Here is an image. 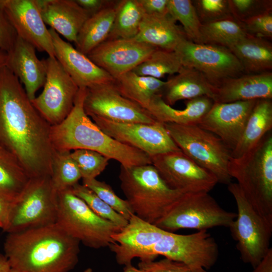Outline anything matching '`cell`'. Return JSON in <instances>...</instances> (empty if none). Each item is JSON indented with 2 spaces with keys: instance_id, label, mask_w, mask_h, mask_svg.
Segmentation results:
<instances>
[{
  "instance_id": "cell-48",
  "label": "cell",
  "mask_w": 272,
  "mask_h": 272,
  "mask_svg": "<svg viewBox=\"0 0 272 272\" xmlns=\"http://www.w3.org/2000/svg\"><path fill=\"white\" fill-rule=\"evenodd\" d=\"M252 272H272V248L261 261L253 268Z\"/></svg>"
},
{
  "instance_id": "cell-30",
  "label": "cell",
  "mask_w": 272,
  "mask_h": 272,
  "mask_svg": "<svg viewBox=\"0 0 272 272\" xmlns=\"http://www.w3.org/2000/svg\"><path fill=\"white\" fill-rule=\"evenodd\" d=\"M166 81L128 72L115 80L114 85L124 97L148 109L156 95H161Z\"/></svg>"
},
{
  "instance_id": "cell-8",
  "label": "cell",
  "mask_w": 272,
  "mask_h": 272,
  "mask_svg": "<svg viewBox=\"0 0 272 272\" xmlns=\"http://www.w3.org/2000/svg\"><path fill=\"white\" fill-rule=\"evenodd\" d=\"M164 124L185 155L214 175L218 183L228 185L231 182L228 171L231 150L220 138L197 125Z\"/></svg>"
},
{
  "instance_id": "cell-51",
  "label": "cell",
  "mask_w": 272,
  "mask_h": 272,
  "mask_svg": "<svg viewBox=\"0 0 272 272\" xmlns=\"http://www.w3.org/2000/svg\"><path fill=\"white\" fill-rule=\"evenodd\" d=\"M122 272H145L143 270L136 268L133 266L131 264L125 265L123 268Z\"/></svg>"
},
{
  "instance_id": "cell-18",
  "label": "cell",
  "mask_w": 272,
  "mask_h": 272,
  "mask_svg": "<svg viewBox=\"0 0 272 272\" xmlns=\"http://www.w3.org/2000/svg\"><path fill=\"white\" fill-rule=\"evenodd\" d=\"M156 49L133 38L115 39L103 42L87 56L115 80L132 71Z\"/></svg>"
},
{
  "instance_id": "cell-6",
  "label": "cell",
  "mask_w": 272,
  "mask_h": 272,
  "mask_svg": "<svg viewBox=\"0 0 272 272\" xmlns=\"http://www.w3.org/2000/svg\"><path fill=\"white\" fill-rule=\"evenodd\" d=\"M57 201L56 223L69 235L94 249L115 242L112 236L121 229L97 216L71 188L57 191Z\"/></svg>"
},
{
  "instance_id": "cell-36",
  "label": "cell",
  "mask_w": 272,
  "mask_h": 272,
  "mask_svg": "<svg viewBox=\"0 0 272 272\" xmlns=\"http://www.w3.org/2000/svg\"><path fill=\"white\" fill-rule=\"evenodd\" d=\"M168 14L176 21L181 24L187 39L193 42L201 43V23L195 9L190 0H168Z\"/></svg>"
},
{
  "instance_id": "cell-16",
  "label": "cell",
  "mask_w": 272,
  "mask_h": 272,
  "mask_svg": "<svg viewBox=\"0 0 272 272\" xmlns=\"http://www.w3.org/2000/svg\"><path fill=\"white\" fill-rule=\"evenodd\" d=\"M219 247L207 230L187 235L171 232L167 238L164 256L182 262L191 272H208L217 262Z\"/></svg>"
},
{
  "instance_id": "cell-43",
  "label": "cell",
  "mask_w": 272,
  "mask_h": 272,
  "mask_svg": "<svg viewBox=\"0 0 272 272\" xmlns=\"http://www.w3.org/2000/svg\"><path fill=\"white\" fill-rule=\"evenodd\" d=\"M138 268L145 272H191L185 264L166 258L157 261L141 260Z\"/></svg>"
},
{
  "instance_id": "cell-1",
  "label": "cell",
  "mask_w": 272,
  "mask_h": 272,
  "mask_svg": "<svg viewBox=\"0 0 272 272\" xmlns=\"http://www.w3.org/2000/svg\"><path fill=\"white\" fill-rule=\"evenodd\" d=\"M51 125L32 104L19 79L0 69V145L21 163L30 179L51 176Z\"/></svg>"
},
{
  "instance_id": "cell-4",
  "label": "cell",
  "mask_w": 272,
  "mask_h": 272,
  "mask_svg": "<svg viewBox=\"0 0 272 272\" xmlns=\"http://www.w3.org/2000/svg\"><path fill=\"white\" fill-rule=\"evenodd\" d=\"M119 178L134 214L154 225L184 193L170 188L153 164L120 165Z\"/></svg>"
},
{
  "instance_id": "cell-13",
  "label": "cell",
  "mask_w": 272,
  "mask_h": 272,
  "mask_svg": "<svg viewBox=\"0 0 272 272\" xmlns=\"http://www.w3.org/2000/svg\"><path fill=\"white\" fill-rule=\"evenodd\" d=\"M105 133L116 141L140 150L150 157L181 151L169 135L164 124L120 123L91 117Z\"/></svg>"
},
{
  "instance_id": "cell-14",
  "label": "cell",
  "mask_w": 272,
  "mask_h": 272,
  "mask_svg": "<svg viewBox=\"0 0 272 272\" xmlns=\"http://www.w3.org/2000/svg\"><path fill=\"white\" fill-rule=\"evenodd\" d=\"M114 83L86 89L84 108L88 116L120 123L158 121L148 110L121 95Z\"/></svg>"
},
{
  "instance_id": "cell-39",
  "label": "cell",
  "mask_w": 272,
  "mask_h": 272,
  "mask_svg": "<svg viewBox=\"0 0 272 272\" xmlns=\"http://www.w3.org/2000/svg\"><path fill=\"white\" fill-rule=\"evenodd\" d=\"M83 184L92 190L101 199L127 220L134 214L126 200L119 197L112 187L96 178L83 179Z\"/></svg>"
},
{
  "instance_id": "cell-26",
  "label": "cell",
  "mask_w": 272,
  "mask_h": 272,
  "mask_svg": "<svg viewBox=\"0 0 272 272\" xmlns=\"http://www.w3.org/2000/svg\"><path fill=\"white\" fill-rule=\"evenodd\" d=\"M213 100L206 96L186 102L183 109H176L167 104L160 95L155 96L147 110L158 121L181 125H198L214 104Z\"/></svg>"
},
{
  "instance_id": "cell-45",
  "label": "cell",
  "mask_w": 272,
  "mask_h": 272,
  "mask_svg": "<svg viewBox=\"0 0 272 272\" xmlns=\"http://www.w3.org/2000/svg\"><path fill=\"white\" fill-rule=\"evenodd\" d=\"M145 14L162 15L168 13V0H139Z\"/></svg>"
},
{
  "instance_id": "cell-46",
  "label": "cell",
  "mask_w": 272,
  "mask_h": 272,
  "mask_svg": "<svg viewBox=\"0 0 272 272\" xmlns=\"http://www.w3.org/2000/svg\"><path fill=\"white\" fill-rule=\"evenodd\" d=\"M78 4L92 15L113 5L115 1L106 0H75Z\"/></svg>"
},
{
  "instance_id": "cell-47",
  "label": "cell",
  "mask_w": 272,
  "mask_h": 272,
  "mask_svg": "<svg viewBox=\"0 0 272 272\" xmlns=\"http://www.w3.org/2000/svg\"><path fill=\"white\" fill-rule=\"evenodd\" d=\"M13 202L0 197V228L4 230L7 226L10 208Z\"/></svg>"
},
{
  "instance_id": "cell-44",
  "label": "cell",
  "mask_w": 272,
  "mask_h": 272,
  "mask_svg": "<svg viewBox=\"0 0 272 272\" xmlns=\"http://www.w3.org/2000/svg\"><path fill=\"white\" fill-rule=\"evenodd\" d=\"M18 37L14 27L0 8V51L9 53L14 46Z\"/></svg>"
},
{
  "instance_id": "cell-38",
  "label": "cell",
  "mask_w": 272,
  "mask_h": 272,
  "mask_svg": "<svg viewBox=\"0 0 272 272\" xmlns=\"http://www.w3.org/2000/svg\"><path fill=\"white\" fill-rule=\"evenodd\" d=\"M71 154L83 179L96 178L105 169L110 160L97 152L86 149L75 150Z\"/></svg>"
},
{
  "instance_id": "cell-3",
  "label": "cell",
  "mask_w": 272,
  "mask_h": 272,
  "mask_svg": "<svg viewBox=\"0 0 272 272\" xmlns=\"http://www.w3.org/2000/svg\"><path fill=\"white\" fill-rule=\"evenodd\" d=\"M86 89L79 88L67 116L60 123L51 126L50 138L53 149L59 152L92 150L126 167L152 164L148 154L110 137L91 119L84 108Z\"/></svg>"
},
{
  "instance_id": "cell-15",
  "label": "cell",
  "mask_w": 272,
  "mask_h": 272,
  "mask_svg": "<svg viewBox=\"0 0 272 272\" xmlns=\"http://www.w3.org/2000/svg\"><path fill=\"white\" fill-rule=\"evenodd\" d=\"M152 164L165 183L183 193L209 192L218 183L216 177L181 151L151 157Z\"/></svg>"
},
{
  "instance_id": "cell-41",
  "label": "cell",
  "mask_w": 272,
  "mask_h": 272,
  "mask_svg": "<svg viewBox=\"0 0 272 272\" xmlns=\"http://www.w3.org/2000/svg\"><path fill=\"white\" fill-rule=\"evenodd\" d=\"M232 16L242 23L247 19L271 9V1L229 0Z\"/></svg>"
},
{
  "instance_id": "cell-40",
  "label": "cell",
  "mask_w": 272,
  "mask_h": 272,
  "mask_svg": "<svg viewBox=\"0 0 272 272\" xmlns=\"http://www.w3.org/2000/svg\"><path fill=\"white\" fill-rule=\"evenodd\" d=\"M202 24L231 17L229 0L192 1Z\"/></svg>"
},
{
  "instance_id": "cell-19",
  "label": "cell",
  "mask_w": 272,
  "mask_h": 272,
  "mask_svg": "<svg viewBox=\"0 0 272 272\" xmlns=\"http://www.w3.org/2000/svg\"><path fill=\"white\" fill-rule=\"evenodd\" d=\"M257 100L214 102L197 125L220 138L232 152Z\"/></svg>"
},
{
  "instance_id": "cell-32",
  "label": "cell",
  "mask_w": 272,
  "mask_h": 272,
  "mask_svg": "<svg viewBox=\"0 0 272 272\" xmlns=\"http://www.w3.org/2000/svg\"><path fill=\"white\" fill-rule=\"evenodd\" d=\"M144 15L139 0L117 2L112 28L107 40L134 38L138 33Z\"/></svg>"
},
{
  "instance_id": "cell-50",
  "label": "cell",
  "mask_w": 272,
  "mask_h": 272,
  "mask_svg": "<svg viewBox=\"0 0 272 272\" xmlns=\"http://www.w3.org/2000/svg\"><path fill=\"white\" fill-rule=\"evenodd\" d=\"M8 59V53L6 52L0 51V69L7 65Z\"/></svg>"
},
{
  "instance_id": "cell-23",
  "label": "cell",
  "mask_w": 272,
  "mask_h": 272,
  "mask_svg": "<svg viewBox=\"0 0 272 272\" xmlns=\"http://www.w3.org/2000/svg\"><path fill=\"white\" fill-rule=\"evenodd\" d=\"M272 99V72L245 74L224 80L216 87L215 103Z\"/></svg>"
},
{
  "instance_id": "cell-25",
  "label": "cell",
  "mask_w": 272,
  "mask_h": 272,
  "mask_svg": "<svg viewBox=\"0 0 272 272\" xmlns=\"http://www.w3.org/2000/svg\"><path fill=\"white\" fill-rule=\"evenodd\" d=\"M216 89L199 71L182 66L178 73L166 81L161 96L164 102L171 106L180 100L204 96L213 100Z\"/></svg>"
},
{
  "instance_id": "cell-31",
  "label": "cell",
  "mask_w": 272,
  "mask_h": 272,
  "mask_svg": "<svg viewBox=\"0 0 272 272\" xmlns=\"http://www.w3.org/2000/svg\"><path fill=\"white\" fill-rule=\"evenodd\" d=\"M30 180L19 160L0 145V197L14 201Z\"/></svg>"
},
{
  "instance_id": "cell-17",
  "label": "cell",
  "mask_w": 272,
  "mask_h": 272,
  "mask_svg": "<svg viewBox=\"0 0 272 272\" xmlns=\"http://www.w3.org/2000/svg\"><path fill=\"white\" fill-rule=\"evenodd\" d=\"M0 8L19 37L39 51L55 57L51 35L42 19L37 0H0Z\"/></svg>"
},
{
  "instance_id": "cell-10",
  "label": "cell",
  "mask_w": 272,
  "mask_h": 272,
  "mask_svg": "<svg viewBox=\"0 0 272 272\" xmlns=\"http://www.w3.org/2000/svg\"><path fill=\"white\" fill-rule=\"evenodd\" d=\"M57 191L50 176L30 179L21 195L12 203L8 233L21 232L56 223Z\"/></svg>"
},
{
  "instance_id": "cell-24",
  "label": "cell",
  "mask_w": 272,
  "mask_h": 272,
  "mask_svg": "<svg viewBox=\"0 0 272 272\" xmlns=\"http://www.w3.org/2000/svg\"><path fill=\"white\" fill-rule=\"evenodd\" d=\"M133 39L158 49L175 50L187 38L182 27L168 13L162 15L145 14L138 33Z\"/></svg>"
},
{
  "instance_id": "cell-37",
  "label": "cell",
  "mask_w": 272,
  "mask_h": 272,
  "mask_svg": "<svg viewBox=\"0 0 272 272\" xmlns=\"http://www.w3.org/2000/svg\"><path fill=\"white\" fill-rule=\"evenodd\" d=\"M71 189L75 195L83 199L100 218L113 223L121 229L127 225L128 220L114 211L84 185L78 183Z\"/></svg>"
},
{
  "instance_id": "cell-52",
  "label": "cell",
  "mask_w": 272,
  "mask_h": 272,
  "mask_svg": "<svg viewBox=\"0 0 272 272\" xmlns=\"http://www.w3.org/2000/svg\"><path fill=\"white\" fill-rule=\"evenodd\" d=\"M93 270L91 268H88L86 269L83 272H92Z\"/></svg>"
},
{
  "instance_id": "cell-42",
  "label": "cell",
  "mask_w": 272,
  "mask_h": 272,
  "mask_svg": "<svg viewBox=\"0 0 272 272\" xmlns=\"http://www.w3.org/2000/svg\"><path fill=\"white\" fill-rule=\"evenodd\" d=\"M272 9L252 17L242 23L247 34L264 39L272 38Z\"/></svg>"
},
{
  "instance_id": "cell-21",
  "label": "cell",
  "mask_w": 272,
  "mask_h": 272,
  "mask_svg": "<svg viewBox=\"0 0 272 272\" xmlns=\"http://www.w3.org/2000/svg\"><path fill=\"white\" fill-rule=\"evenodd\" d=\"M36 50L32 44L18 36L14 46L8 53L6 65L23 85L31 101L43 86L46 78L44 59L38 58Z\"/></svg>"
},
{
  "instance_id": "cell-11",
  "label": "cell",
  "mask_w": 272,
  "mask_h": 272,
  "mask_svg": "<svg viewBox=\"0 0 272 272\" xmlns=\"http://www.w3.org/2000/svg\"><path fill=\"white\" fill-rule=\"evenodd\" d=\"M46 78L42 92L31 101L51 125L61 122L72 111L79 88L55 57L44 59Z\"/></svg>"
},
{
  "instance_id": "cell-29",
  "label": "cell",
  "mask_w": 272,
  "mask_h": 272,
  "mask_svg": "<svg viewBox=\"0 0 272 272\" xmlns=\"http://www.w3.org/2000/svg\"><path fill=\"white\" fill-rule=\"evenodd\" d=\"M117 3L92 15L85 22L75 43L77 50L87 55L107 40L111 31Z\"/></svg>"
},
{
  "instance_id": "cell-9",
  "label": "cell",
  "mask_w": 272,
  "mask_h": 272,
  "mask_svg": "<svg viewBox=\"0 0 272 272\" xmlns=\"http://www.w3.org/2000/svg\"><path fill=\"white\" fill-rule=\"evenodd\" d=\"M236 213L222 208L207 192L183 193L154 225L173 232L182 229L207 230L229 227Z\"/></svg>"
},
{
  "instance_id": "cell-5",
  "label": "cell",
  "mask_w": 272,
  "mask_h": 272,
  "mask_svg": "<svg viewBox=\"0 0 272 272\" xmlns=\"http://www.w3.org/2000/svg\"><path fill=\"white\" fill-rule=\"evenodd\" d=\"M228 171L254 209L263 216L272 217L271 131L245 154L231 157Z\"/></svg>"
},
{
  "instance_id": "cell-27",
  "label": "cell",
  "mask_w": 272,
  "mask_h": 272,
  "mask_svg": "<svg viewBox=\"0 0 272 272\" xmlns=\"http://www.w3.org/2000/svg\"><path fill=\"white\" fill-rule=\"evenodd\" d=\"M246 74L271 72L272 44L267 39L246 34L228 48Z\"/></svg>"
},
{
  "instance_id": "cell-2",
  "label": "cell",
  "mask_w": 272,
  "mask_h": 272,
  "mask_svg": "<svg viewBox=\"0 0 272 272\" xmlns=\"http://www.w3.org/2000/svg\"><path fill=\"white\" fill-rule=\"evenodd\" d=\"M80 243L55 223L8 233L4 255L10 272H69L78 262Z\"/></svg>"
},
{
  "instance_id": "cell-33",
  "label": "cell",
  "mask_w": 272,
  "mask_h": 272,
  "mask_svg": "<svg viewBox=\"0 0 272 272\" xmlns=\"http://www.w3.org/2000/svg\"><path fill=\"white\" fill-rule=\"evenodd\" d=\"M241 23L233 17L201 24V43L229 48L246 36Z\"/></svg>"
},
{
  "instance_id": "cell-35",
  "label": "cell",
  "mask_w": 272,
  "mask_h": 272,
  "mask_svg": "<svg viewBox=\"0 0 272 272\" xmlns=\"http://www.w3.org/2000/svg\"><path fill=\"white\" fill-rule=\"evenodd\" d=\"M71 152L54 150L51 165V182L57 191L71 188L82 178L80 171L71 156Z\"/></svg>"
},
{
  "instance_id": "cell-49",
  "label": "cell",
  "mask_w": 272,
  "mask_h": 272,
  "mask_svg": "<svg viewBox=\"0 0 272 272\" xmlns=\"http://www.w3.org/2000/svg\"><path fill=\"white\" fill-rule=\"evenodd\" d=\"M0 272H10V266L6 257L1 253Z\"/></svg>"
},
{
  "instance_id": "cell-22",
  "label": "cell",
  "mask_w": 272,
  "mask_h": 272,
  "mask_svg": "<svg viewBox=\"0 0 272 272\" xmlns=\"http://www.w3.org/2000/svg\"><path fill=\"white\" fill-rule=\"evenodd\" d=\"M45 24L69 42L77 41L82 27L92 15L75 0H37Z\"/></svg>"
},
{
  "instance_id": "cell-28",
  "label": "cell",
  "mask_w": 272,
  "mask_h": 272,
  "mask_svg": "<svg viewBox=\"0 0 272 272\" xmlns=\"http://www.w3.org/2000/svg\"><path fill=\"white\" fill-rule=\"evenodd\" d=\"M271 128V99L257 100L238 143L231 152L232 157H240L248 152Z\"/></svg>"
},
{
  "instance_id": "cell-12",
  "label": "cell",
  "mask_w": 272,
  "mask_h": 272,
  "mask_svg": "<svg viewBox=\"0 0 272 272\" xmlns=\"http://www.w3.org/2000/svg\"><path fill=\"white\" fill-rule=\"evenodd\" d=\"M175 51L182 66L199 71L215 87L224 80L244 73L238 59L229 48L224 46L197 43L186 39Z\"/></svg>"
},
{
  "instance_id": "cell-20",
  "label": "cell",
  "mask_w": 272,
  "mask_h": 272,
  "mask_svg": "<svg viewBox=\"0 0 272 272\" xmlns=\"http://www.w3.org/2000/svg\"><path fill=\"white\" fill-rule=\"evenodd\" d=\"M49 31L55 57L79 88H90L114 82L111 75L94 63L87 55L63 40L52 28H49Z\"/></svg>"
},
{
  "instance_id": "cell-34",
  "label": "cell",
  "mask_w": 272,
  "mask_h": 272,
  "mask_svg": "<svg viewBox=\"0 0 272 272\" xmlns=\"http://www.w3.org/2000/svg\"><path fill=\"white\" fill-rule=\"evenodd\" d=\"M182 67L180 57L175 50L157 48L132 71L138 75L160 79L166 75L178 73Z\"/></svg>"
},
{
  "instance_id": "cell-7",
  "label": "cell",
  "mask_w": 272,
  "mask_h": 272,
  "mask_svg": "<svg viewBox=\"0 0 272 272\" xmlns=\"http://www.w3.org/2000/svg\"><path fill=\"white\" fill-rule=\"evenodd\" d=\"M228 189L235 199L237 209L236 217L229 228L241 259L254 268L271 248L272 217L258 213L237 183H230Z\"/></svg>"
}]
</instances>
